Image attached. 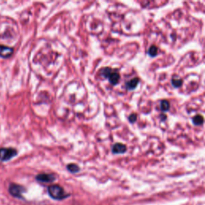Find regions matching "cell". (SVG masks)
Here are the masks:
<instances>
[{"label": "cell", "instance_id": "1", "mask_svg": "<svg viewBox=\"0 0 205 205\" xmlns=\"http://www.w3.org/2000/svg\"><path fill=\"white\" fill-rule=\"evenodd\" d=\"M47 191H48V193H49L51 198L57 200H63V199L69 196L68 193H66L64 189L59 185H57V184L51 185L50 187H48Z\"/></svg>", "mask_w": 205, "mask_h": 205}, {"label": "cell", "instance_id": "2", "mask_svg": "<svg viewBox=\"0 0 205 205\" xmlns=\"http://www.w3.org/2000/svg\"><path fill=\"white\" fill-rule=\"evenodd\" d=\"M100 74L104 78L108 79L109 82L112 85H116L119 83L120 75H119V72H117L116 71L112 70L109 68H102V70L100 71Z\"/></svg>", "mask_w": 205, "mask_h": 205}, {"label": "cell", "instance_id": "3", "mask_svg": "<svg viewBox=\"0 0 205 205\" xmlns=\"http://www.w3.org/2000/svg\"><path fill=\"white\" fill-rule=\"evenodd\" d=\"M17 155V151L14 148H0V160L8 161Z\"/></svg>", "mask_w": 205, "mask_h": 205}, {"label": "cell", "instance_id": "4", "mask_svg": "<svg viewBox=\"0 0 205 205\" xmlns=\"http://www.w3.org/2000/svg\"><path fill=\"white\" fill-rule=\"evenodd\" d=\"M24 188L22 187L21 185L15 184H10L9 186V192L11 196L14 197H18V198H21L22 194L24 192Z\"/></svg>", "mask_w": 205, "mask_h": 205}, {"label": "cell", "instance_id": "5", "mask_svg": "<svg viewBox=\"0 0 205 205\" xmlns=\"http://www.w3.org/2000/svg\"><path fill=\"white\" fill-rule=\"evenodd\" d=\"M36 179L39 182H42V183H51L55 179V176L53 174H39L36 176Z\"/></svg>", "mask_w": 205, "mask_h": 205}, {"label": "cell", "instance_id": "6", "mask_svg": "<svg viewBox=\"0 0 205 205\" xmlns=\"http://www.w3.org/2000/svg\"><path fill=\"white\" fill-rule=\"evenodd\" d=\"M13 52H14V50L12 49L11 47L0 45V57L4 58H9L12 55Z\"/></svg>", "mask_w": 205, "mask_h": 205}, {"label": "cell", "instance_id": "7", "mask_svg": "<svg viewBox=\"0 0 205 205\" xmlns=\"http://www.w3.org/2000/svg\"><path fill=\"white\" fill-rule=\"evenodd\" d=\"M127 151V147L123 144L118 143L112 147V152L114 154H123Z\"/></svg>", "mask_w": 205, "mask_h": 205}, {"label": "cell", "instance_id": "8", "mask_svg": "<svg viewBox=\"0 0 205 205\" xmlns=\"http://www.w3.org/2000/svg\"><path fill=\"white\" fill-rule=\"evenodd\" d=\"M140 82V79L138 78H134V79H131L130 81H128L126 84V87L128 90H133L137 87L138 84Z\"/></svg>", "mask_w": 205, "mask_h": 205}, {"label": "cell", "instance_id": "9", "mask_svg": "<svg viewBox=\"0 0 205 205\" xmlns=\"http://www.w3.org/2000/svg\"><path fill=\"white\" fill-rule=\"evenodd\" d=\"M67 168L71 173H76L79 171V168L78 167V165H76L75 163H70V164H68L67 166Z\"/></svg>", "mask_w": 205, "mask_h": 205}, {"label": "cell", "instance_id": "10", "mask_svg": "<svg viewBox=\"0 0 205 205\" xmlns=\"http://www.w3.org/2000/svg\"><path fill=\"white\" fill-rule=\"evenodd\" d=\"M193 124L195 125H201L203 124V117L202 115H196L193 118Z\"/></svg>", "mask_w": 205, "mask_h": 205}, {"label": "cell", "instance_id": "11", "mask_svg": "<svg viewBox=\"0 0 205 205\" xmlns=\"http://www.w3.org/2000/svg\"><path fill=\"white\" fill-rule=\"evenodd\" d=\"M169 107H170V103H169L168 101H167V100L161 101L160 108L162 111L166 112V111H168V110L169 109Z\"/></svg>", "mask_w": 205, "mask_h": 205}, {"label": "cell", "instance_id": "12", "mask_svg": "<svg viewBox=\"0 0 205 205\" xmlns=\"http://www.w3.org/2000/svg\"><path fill=\"white\" fill-rule=\"evenodd\" d=\"M182 80L179 79H176V78H174V79H172V84L175 87H179L182 85Z\"/></svg>", "mask_w": 205, "mask_h": 205}, {"label": "cell", "instance_id": "13", "mask_svg": "<svg viewBox=\"0 0 205 205\" xmlns=\"http://www.w3.org/2000/svg\"><path fill=\"white\" fill-rule=\"evenodd\" d=\"M158 53V49L156 46H152V47H150L149 51H148V54H149L151 56H156Z\"/></svg>", "mask_w": 205, "mask_h": 205}, {"label": "cell", "instance_id": "14", "mask_svg": "<svg viewBox=\"0 0 205 205\" xmlns=\"http://www.w3.org/2000/svg\"><path fill=\"white\" fill-rule=\"evenodd\" d=\"M136 119H137V116H136V115L135 114L131 115L130 116H129V121H130L131 123H134V122L136 120Z\"/></svg>", "mask_w": 205, "mask_h": 205}]
</instances>
